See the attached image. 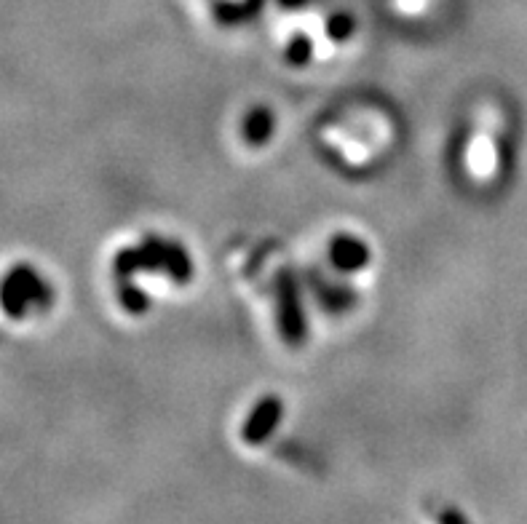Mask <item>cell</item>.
Returning a JSON list of instances; mask_svg holds the SVG:
<instances>
[{
	"mask_svg": "<svg viewBox=\"0 0 527 524\" xmlns=\"http://www.w3.org/2000/svg\"><path fill=\"white\" fill-rule=\"evenodd\" d=\"M27 303H30V297L22 287H19V281L14 276H6L3 281V287H0V305H3V311L9 313L11 319H19L22 313H25Z\"/></svg>",
	"mask_w": 527,
	"mask_h": 524,
	"instance_id": "obj_1",
	"label": "cell"
}]
</instances>
